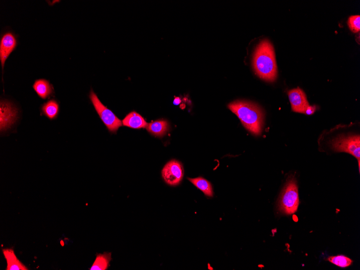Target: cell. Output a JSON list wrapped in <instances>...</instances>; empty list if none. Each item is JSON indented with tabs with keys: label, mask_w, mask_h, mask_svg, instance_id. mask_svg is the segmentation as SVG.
<instances>
[{
	"label": "cell",
	"mask_w": 360,
	"mask_h": 270,
	"mask_svg": "<svg viewBox=\"0 0 360 270\" xmlns=\"http://www.w3.org/2000/svg\"><path fill=\"white\" fill-rule=\"evenodd\" d=\"M257 75L263 80L273 82L277 76V66L274 50L268 39L261 41L255 50L252 61Z\"/></svg>",
	"instance_id": "cell-1"
},
{
	"label": "cell",
	"mask_w": 360,
	"mask_h": 270,
	"mask_svg": "<svg viewBox=\"0 0 360 270\" xmlns=\"http://www.w3.org/2000/svg\"><path fill=\"white\" fill-rule=\"evenodd\" d=\"M243 126L256 135H260L264 125V113L257 105L246 101H237L228 105Z\"/></svg>",
	"instance_id": "cell-2"
},
{
	"label": "cell",
	"mask_w": 360,
	"mask_h": 270,
	"mask_svg": "<svg viewBox=\"0 0 360 270\" xmlns=\"http://www.w3.org/2000/svg\"><path fill=\"white\" fill-rule=\"evenodd\" d=\"M298 187L295 179L291 177L286 184L279 202V210L281 213L291 215L295 213L299 206Z\"/></svg>",
	"instance_id": "cell-3"
},
{
	"label": "cell",
	"mask_w": 360,
	"mask_h": 270,
	"mask_svg": "<svg viewBox=\"0 0 360 270\" xmlns=\"http://www.w3.org/2000/svg\"><path fill=\"white\" fill-rule=\"evenodd\" d=\"M331 148L337 152H345L354 156L358 160L360 169V136L359 135H341L330 141Z\"/></svg>",
	"instance_id": "cell-4"
},
{
	"label": "cell",
	"mask_w": 360,
	"mask_h": 270,
	"mask_svg": "<svg viewBox=\"0 0 360 270\" xmlns=\"http://www.w3.org/2000/svg\"><path fill=\"white\" fill-rule=\"evenodd\" d=\"M97 114L106 125L111 133L116 134L118 130L122 126V122L110 110L102 103L93 90H91L89 96Z\"/></svg>",
	"instance_id": "cell-5"
},
{
	"label": "cell",
	"mask_w": 360,
	"mask_h": 270,
	"mask_svg": "<svg viewBox=\"0 0 360 270\" xmlns=\"http://www.w3.org/2000/svg\"><path fill=\"white\" fill-rule=\"evenodd\" d=\"M184 175V169L182 164L177 160L168 162L162 170L163 180L170 186H177Z\"/></svg>",
	"instance_id": "cell-6"
},
{
	"label": "cell",
	"mask_w": 360,
	"mask_h": 270,
	"mask_svg": "<svg viewBox=\"0 0 360 270\" xmlns=\"http://www.w3.org/2000/svg\"><path fill=\"white\" fill-rule=\"evenodd\" d=\"M17 44L15 36L12 32L4 33L0 41V61L2 70L4 69L5 62L11 52L14 51Z\"/></svg>",
	"instance_id": "cell-7"
},
{
	"label": "cell",
	"mask_w": 360,
	"mask_h": 270,
	"mask_svg": "<svg viewBox=\"0 0 360 270\" xmlns=\"http://www.w3.org/2000/svg\"><path fill=\"white\" fill-rule=\"evenodd\" d=\"M288 96L292 111L295 113L304 114L305 110L310 105L305 92L298 88L288 91Z\"/></svg>",
	"instance_id": "cell-8"
},
{
	"label": "cell",
	"mask_w": 360,
	"mask_h": 270,
	"mask_svg": "<svg viewBox=\"0 0 360 270\" xmlns=\"http://www.w3.org/2000/svg\"><path fill=\"white\" fill-rule=\"evenodd\" d=\"M0 123H1V131L8 129L16 120V111L8 102L2 101L0 108Z\"/></svg>",
	"instance_id": "cell-9"
},
{
	"label": "cell",
	"mask_w": 360,
	"mask_h": 270,
	"mask_svg": "<svg viewBox=\"0 0 360 270\" xmlns=\"http://www.w3.org/2000/svg\"><path fill=\"white\" fill-rule=\"evenodd\" d=\"M2 252L6 262V270H29L17 259L13 249H4Z\"/></svg>",
	"instance_id": "cell-10"
},
{
	"label": "cell",
	"mask_w": 360,
	"mask_h": 270,
	"mask_svg": "<svg viewBox=\"0 0 360 270\" xmlns=\"http://www.w3.org/2000/svg\"><path fill=\"white\" fill-rule=\"evenodd\" d=\"M123 126L133 129L146 128L148 124L144 118L135 112L128 114L123 120Z\"/></svg>",
	"instance_id": "cell-11"
},
{
	"label": "cell",
	"mask_w": 360,
	"mask_h": 270,
	"mask_svg": "<svg viewBox=\"0 0 360 270\" xmlns=\"http://www.w3.org/2000/svg\"><path fill=\"white\" fill-rule=\"evenodd\" d=\"M33 88L37 95L43 100L49 98L54 93L52 85L44 79L36 80L33 85Z\"/></svg>",
	"instance_id": "cell-12"
},
{
	"label": "cell",
	"mask_w": 360,
	"mask_h": 270,
	"mask_svg": "<svg viewBox=\"0 0 360 270\" xmlns=\"http://www.w3.org/2000/svg\"><path fill=\"white\" fill-rule=\"evenodd\" d=\"M169 128L168 123L162 120L148 124L146 127L148 133L156 136H162L165 135Z\"/></svg>",
	"instance_id": "cell-13"
},
{
	"label": "cell",
	"mask_w": 360,
	"mask_h": 270,
	"mask_svg": "<svg viewBox=\"0 0 360 270\" xmlns=\"http://www.w3.org/2000/svg\"><path fill=\"white\" fill-rule=\"evenodd\" d=\"M41 111L49 120H55L60 113V105L56 100H51L42 105Z\"/></svg>",
	"instance_id": "cell-14"
},
{
	"label": "cell",
	"mask_w": 360,
	"mask_h": 270,
	"mask_svg": "<svg viewBox=\"0 0 360 270\" xmlns=\"http://www.w3.org/2000/svg\"><path fill=\"white\" fill-rule=\"evenodd\" d=\"M112 253H104L96 255V260L90 270H107L110 267V262L112 260Z\"/></svg>",
	"instance_id": "cell-15"
},
{
	"label": "cell",
	"mask_w": 360,
	"mask_h": 270,
	"mask_svg": "<svg viewBox=\"0 0 360 270\" xmlns=\"http://www.w3.org/2000/svg\"><path fill=\"white\" fill-rule=\"evenodd\" d=\"M194 185L201 190L206 196L209 197L213 196V190L212 184L202 177H197V178L191 179L188 178Z\"/></svg>",
	"instance_id": "cell-16"
},
{
	"label": "cell",
	"mask_w": 360,
	"mask_h": 270,
	"mask_svg": "<svg viewBox=\"0 0 360 270\" xmlns=\"http://www.w3.org/2000/svg\"><path fill=\"white\" fill-rule=\"evenodd\" d=\"M328 261L338 267L348 268L353 264V261L345 256L330 257Z\"/></svg>",
	"instance_id": "cell-17"
},
{
	"label": "cell",
	"mask_w": 360,
	"mask_h": 270,
	"mask_svg": "<svg viewBox=\"0 0 360 270\" xmlns=\"http://www.w3.org/2000/svg\"><path fill=\"white\" fill-rule=\"evenodd\" d=\"M348 25L350 29L354 32H358L360 30V15L351 16L348 21Z\"/></svg>",
	"instance_id": "cell-18"
},
{
	"label": "cell",
	"mask_w": 360,
	"mask_h": 270,
	"mask_svg": "<svg viewBox=\"0 0 360 270\" xmlns=\"http://www.w3.org/2000/svg\"><path fill=\"white\" fill-rule=\"evenodd\" d=\"M316 109L317 108L316 106H310V105H309V106L307 107V108L305 110L304 114L307 115H313L314 113H315Z\"/></svg>",
	"instance_id": "cell-19"
},
{
	"label": "cell",
	"mask_w": 360,
	"mask_h": 270,
	"mask_svg": "<svg viewBox=\"0 0 360 270\" xmlns=\"http://www.w3.org/2000/svg\"><path fill=\"white\" fill-rule=\"evenodd\" d=\"M181 100L179 97H175L174 101V104L176 105H178L181 103Z\"/></svg>",
	"instance_id": "cell-20"
}]
</instances>
